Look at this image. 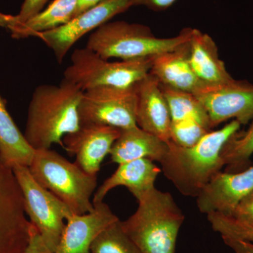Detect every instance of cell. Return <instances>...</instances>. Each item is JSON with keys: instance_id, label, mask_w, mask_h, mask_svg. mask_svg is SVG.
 <instances>
[{"instance_id": "obj_20", "label": "cell", "mask_w": 253, "mask_h": 253, "mask_svg": "<svg viewBox=\"0 0 253 253\" xmlns=\"http://www.w3.org/2000/svg\"><path fill=\"white\" fill-rule=\"evenodd\" d=\"M36 150L28 144L6 109L0 95V158L8 167H29Z\"/></svg>"}, {"instance_id": "obj_2", "label": "cell", "mask_w": 253, "mask_h": 253, "mask_svg": "<svg viewBox=\"0 0 253 253\" xmlns=\"http://www.w3.org/2000/svg\"><path fill=\"white\" fill-rule=\"evenodd\" d=\"M241 123L233 120L219 130L211 131L191 147L178 146L169 141L168 151L161 164L165 176L186 196L197 197L220 172L224 164L221 153L224 144L239 131Z\"/></svg>"}, {"instance_id": "obj_8", "label": "cell", "mask_w": 253, "mask_h": 253, "mask_svg": "<svg viewBox=\"0 0 253 253\" xmlns=\"http://www.w3.org/2000/svg\"><path fill=\"white\" fill-rule=\"evenodd\" d=\"M136 84L126 88L99 86L83 91L79 107L81 125H99L120 129L137 126Z\"/></svg>"}, {"instance_id": "obj_28", "label": "cell", "mask_w": 253, "mask_h": 253, "mask_svg": "<svg viewBox=\"0 0 253 253\" xmlns=\"http://www.w3.org/2000/svg\"><path fill=\"white\" fill-rule=\"evenodd\" d=\"M231 217L246 222L253 223V191L239 203Z\"/></svg>"}, {"instance_id": "obj_6", "label": "cell", "mask_w": 253, "mask_h": 253, "mask_svg": "<svg viewBox=\"0 0 253 253\" xmlns=\"http://www.w3.org/2000/svg\"><path fill=\"white\" fill-rule=\"evenodd\" d=\"M153 57L109 61L92 50L76 49L63 79L84 91L99 86L126 88L135 85L149 74Z\"/></svg>"}, {"instance_id": "obj_14", "label": "cell", "mask_w": 253, "mask_h": 253, "mask_svg": "<svg viewBox=\"0 0 253 253\" xmlns=\"http://www.w3.org/2000/svg\"><path fill=\"white\" fill-rule=\"evenodd\" d=\"M86 214H72L66 220L56 253H91L93 241L119 218L104 201Z\"/></svg>"}, {"instance_id": "obj_22", "label": "cell", "mask_w": 253, "mask_h": 253, "mask_svg": "<svg viewBox=\"0 0 253 253\" xmlns=\"http://www.w3.org/2000/svg\"><path fill=\"white\" fill-rule=\"evenodd\" d=\"M161 86L169 106L172 122L194 118L211 130L207 111L194 94L176 90L162 84Z\"/></svg>"}, {"instance_id": "obj_30", "label": "cell", "mask_w": 253, "mask_h": 253, "mask_svg": "<svg viewBox=\"0 0 253 253\" xmlns=\"http://www.w3.org/2000/svg\"><path fill=\"white\" fill-rule=\"evenodd\" d=\"M222 239L224 244L236 253H253V243L229 237H222Z\"/></svg>"}, {"instance_id": "obj_13", "label": "cell", "mask_w": 253, "mask_h": 253, "mask_svg": "<svg viewBox=\"0 0 253 253\" xmlns=\"http://www.w3.org/2000/svg\"><path fill=\"white\" fill-rule=\"evenodd\" d=\"M253 191V166L236 173L219 172L201 191L197 206L201 212L231 216L239 203Z\"/></svg>"}, {"instance_id": "obj_21", "label": "cell", "mask_w": 253, "mask_h": 253, "mask_svg": "<svg viewBox=\"0 0 253 253\" xmlns=\"http://www.w3.org/2000/svg\"><path fill=\"white\" fill-rule=\"evenodd\" d=\"M78 0H54L41 12L26 23L10 30L14 39L37 37L43 33L66 24L74 18Z\"/></svg>"}, {"instance_id": "obj_32", "label": "cell", "mask_w": 253, "mask_h": 253, "mask_svg": "<svg viewBox=\"0 0 253 253\" xmlns=\"http://www.w3.org/2000/svg\"><path fill=\"white\" fill-rule=\"evenodd\" d=\"M104 1L105 0H78L77 8L74 18Z\"/></svg>"}, {"instance_id": "obj_5", "label": "cell", "mask_w": 253, "mask_h": 253, "mask_svg": "<svg viewBox=\"0 0 253 253\" xmlns=\"http://www.w3.org/2000/svg\"><path fill=\"white\" fill-rule=\"evenodd\" d=\"M28 168L35 179L73 214H86L94 210L91 198L97 186V176L84 172L76 163L50 149L36 150Z\"/></svg>"}, {"instance_id": "obj_18", "label": "cell", "mask_w": 253, "mask_h": 253, "mask_svg": "<svg viewBox=\"0 0 253 253\" xmlns=\"http://www.w3.org/2000/svg\"><path fill=\"white\" fill-rule=\"evenodd\" d=\"M168 151V142L137 126L121 129L109 155L111 161L118 165L138 159L161 163Z\"/></svg>"}, {"instance_id": "obj_24", "label": "cell", "mask_w": 253, "mask_h": 253, "mask_svg": "<svg viewBox=\"0 0 253 253\" xmlns=\"http://www.w3.org/2000/svg\"><path fill=\"white\" fill-rule=\"evenodd\" d=\"M91 253H142L126 234L121 221L113 223L93 241Z\"/></svg>"}, {"instance_id": "obj_1", "label": "cell", "mask_w": 253, "mask_h": 253, "mask_svg": "<svg viewBox=\"0 0 253 253\" xmlns=\"http://www.w3.org/2000/svg\"><path fill=\"white\" fill-rule=\"evenodd\" d=\"M83 91L63 79L59 85L42 84L35 89L28 106L24 136L35 150L63 148V139L81 126L79 107Z\"/></svg>"}, {"instance_id": "obj_33", "label": "cell", "mask_w": 253, "mask_h": 253, "mask_svg": "<svg viewBox=\"0 0 253 253\" xmlns=\"http://www.w3.org/2000/svg\"><path fill=\"white\" fill-rule=\"evenodd\" d=\"M12 15H6L0 12V26L9 29Z\"/></svg>"}, {"instance_id": "obj_23", "label": "cell", "mask_w": 253, "mask_h": 253, "mask_svg": "<svg viewBox=\"0 0 253 253\" xmlns=\"http://www.w3.org/2000/svg\"><path fill=\"white\" fill-rule=\"evenodd\" d=\"M253 154V121L247 130L237 131L224 144L221 156L226 172H239L249 168Z\"/></svg>"}, {"instance_id": "obj_4", "label": "cell", "mask_w": 253, "mask_h": 253, "mask_svg": "<svg viewBox=\"0 0 253 253\" xmlns=\"http://www.w3.org/2000/svg\"><path fill=\"white\" fill-rule=\"evenodd\" d=\"M193 28H184L178 36L156 38L147 26L124 21H109L91 33L86 47L105 59L129 61L151 58L174 51L189 42Z\"/></svg>"}, {"instance_id": "obj_11", "label": "cell", "mask_w": 253, "mask_h": 253, "mask_svg": "<svg viewBox=\"0 0 253 253\" xmlns=\"http://www.w3.org/2000/svg\"><path fill=\"white\" fill-rule=\"evenodd\" d=\"M132 6L134 0H105L66 24L43 32L37 37L52 50L58 62L62 63L68 51L82 37L95 31Z\"/></svg>"}, {"instance_id": "obj_7", "label": "cell", "mask_w": 253, "mask_h": 253, "mask_svg": "<svg viewBox=\"0 0 253 253\" xmlns=\"http://www.w3.org/2000/svg\"><path fill=\"white\" fill-rule=\"evenodd\" d=\"M13 171L22 192L25 212L47 247L56 253L68 218L72 211L35 179L26 166Z\"/></svg>"}, {"instance_id": "obj_12", "label": "cell", "mask_w": 253, "mask_h": 253, "mask_svg": "<svg viewBox=\"0 0 253 253\" xmlns=\"http://www.w3.org/2000/svg\"><path fill=\"white\" fill-rule=\"evenodd\" d=\"M121 129L99 125H81L78 130L63 137V149L76 156V164L84 172L97 176L101 163L110 154Z\"/></svg>"}, {"instance_id": "obj_15", "label": "cell", "mask_w": 253, "mask_h": 253, "mask_svg": "<svg viewBox=\"0 0 253 253\" xmlns=\"http://www.w3.org/2000/svg\"><path fill=\"white\" fill-rule=\"evenodd\" d=\"M136 124L162 140L170 141V111L159 81L149 74L136 84Z\"/></svg>"}, {"instance_id": "obj_19", "label": "cell", "mask_w": 253, "mask_h": 253, "mask_svg": "<svg viewBox=\"0 0 253 253\" xmlns=\"http://www.w3.org/2000/svg\"><path fill=\"white\" fill-rule=\"evenodd\" d=\"M189 59L195 74L204 84H221L234 79L219 59L212 38L196 28H193L189 41Z\"/></svg>"}, {"instance_id": "obj_3", "label": "cell", "mask_w": 253, "mask_h": 253, "mask_svg": "<svg viewBox=\"0 0 253 253\" xmlns=\"http://www.w3.org/2000/svg\"><path fill=\"white\" fill-rule=\"evenodd\" d=\"M137 210L121 225L142 253H175L184 215L172 195L153 187L137 200Z\"/></svg>"}, {"instance_id": "obj_31", "label": "cell", "mask_w": 253, "mask_h": 253, "mask_svg": "<svg viewBox=\"0 0 253 253\" xmlns=\"http://www.w3.org/2000/svg\"><path fill=\"white\" fill-rule=\"evenodd\" d=\"M176 0H134V6H145L154 11H159L167 9Z\"/></svg>"}, {"instance_id": "obj_26", "label": "cell", "mask_w": 253, "mask_h": 253, "mask_svg": "<svg viewBox=\"0 0 253 253\" xmlns=\"http://www.w3.org/2000/svg\"><path fill=\"white\" fill-rule=\"evenodd\" d=\"M211 131L194 118H186L172 122L170 140L181 147H191L198 144Z\"/></svg>"}, {"instance_id": "obj_9", "label": "cell", "mask_w": 253, "mask_h": 253, "mask_svg": "<svg viewBox=\"0 0 253 253\" xmlns=\"http://www.w3.org/2000/svg\"><path fill=\"white\" fill-rule=\"evenodd\" d=\"M31 230L14 171L0 158V253H24Z\"/></svg>"}, {"instance_id": "obj_10", "label": "cell", "mask_w": 253, "mask_h": 253, "mask_svg": "<svg viewBox=\"0 0 253 253\" xmlns=\"http://www.w3.org/2000/svg\"><path fill=\"white\" fill-rule=\"evenodd\" d=\"M195 96L209 116L211 127L229 119L246 125L253 120V84L246 81H232L218 84H206Z\"/></svg>"}, {"instance_id": "obj_27", "label": "cell", "mask_w": 253, "mask_h": 253, "mask_svg": "<svg viewBox=\"0 0 253 253\" xmlns=\"http://www.w3.org/2000/svg\"><path fill=\"white\" fill-rule=\"evenodd\" d=\"M47 1L48 0H24L19 13L16 16H12L9 31L21 26L41 12Z\"/></svg>"}, {"instance_id": "obj_16", "label": "cell", "mask_w": 253, "mask_h": 253, "mask_svg": "<svg viewBox=\"0 0 253 253\" xmlns=\"http://www.w3.org/2000/svg\"><path fill=\"white\" fill-rule=\"evenodd\" d=\"M189 42L174 51L152 59L150 74L162 85L195 94L204 83L196 76L189 63Z\"/></svg>"}, {"instance_id": "obj_25", "label": "cell", "mask_w": 253, "mask_h": 253, "mask_svg": "<svg viewBox=\"0 0 253 253\" xmlns=\"http://www.w3.org/2000/svg\"><path fill=\"white\" fill-rule=\"evenodd\" d=\"M208 219L213 230L219 233L221 237L253 243V223L239 220L219 212L208 214Z\"/></svg>"}, {"instance_id": "obj_29", "label": "cell", "mask_w": 253, "mask_h": 253, "mask_svg": "<svg viewBox=\"0 0 253 253\" xmlns=\"http://www.w3.org/2000/svg\"><path fill=\"white\" fill-rule=\"evenodd\" d=\"M24 253H56L51 251L42 239L38 230L32 224L31 238Z\"/></svg>"}, {"instance_id": "obj_17", "label": "cell", "mask_w": 253, "mask_h": 253, "mask_svg": "<svg viewBox=\"0 0 253 253\" xmlns=\"http://www.w3.org/2000/svg\"><path fill=\"white\" fill-rule=\"evenodd\" d=\"M161 169L149 159H138L118 165L112 175L104 181L96 190L93 204L103 202L111 190L125 186L136 200L154 187V183Z\"/></svg>"}]
</instances>
